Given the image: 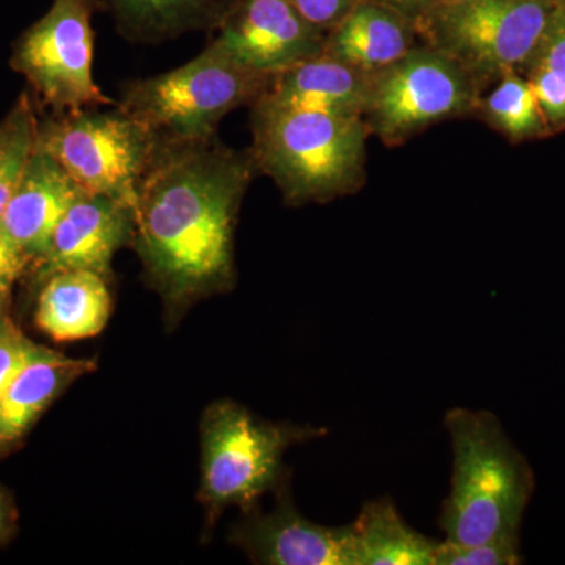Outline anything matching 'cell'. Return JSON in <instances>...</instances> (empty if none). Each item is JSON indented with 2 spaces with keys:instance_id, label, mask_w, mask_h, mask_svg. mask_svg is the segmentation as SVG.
<instances>
[{
  "instance_id": "6da1fadb",
  "label": "cell",
  "mask_w": 565,
  "mask_h": 565,
  "mask_svg": "<svg viewBox=\"0 0 565 565\" xmlns=\"http://www.w3.org/2000/svg\"><path fill=\"white\" fill-rule=\"evenodd\" d=\"M250 151L159 139L134 204V248L170 321L236 285L234 233L253 178Z\"/></svg>"
},
{
  "instance_id": "7a4b0ae2",
  "label": "cell",
  "mask_w": 565,
  "mask_h": 565,
  "mask_svg": "<svg viewBox=\"0 0 565 565\" xmlns=\"http://www.w3.org/2000/svg\"><path fill=\"white\" fill-rule=\"evenodd\" d=\"M445 427L451 440L452 475L438 519L444 541L476 545L520 537L535 489L526 457L492 412L451 408Z\"/></svg>"
},
{
  "instance_id": "3957f363",
  "label": "cell",
  "mask_w": 565,
  "mask_h": 565,
  "mask_svg": "<svg viewBox=\"0 0 565 565\" xmlns=\"http://www.w3.org/2000/svg\"><path fill=\"white\" fill-rule=\"evenodd\" d=\"M250 107L248 151L258 173L275 182L288 206L326 204L362 191L371 137L363 117Z\"/></svg>"
},
{
  "instance_id": "277c9868",
  "label": "cell",
  "mask_w": 565,
  "mask_h": 565,
  "mask_svg": "<svg viewBox=\"0 0 565 565\" xmlns=\"http://www.w3.org/2000/svg\"><path fill=\"white\" fill-rule=\"evenodd\" d=\"M200 503L210 522L223 509L252 511L264 493L285 484V455L294 445L327 435V429L273 423L244 405L222 399L204 411Z\"/></svg>"
},
{
  "instance_id": "5b68a950",
  "label": "cell",
  "mask_w": 565,
  "mask_h": 565,
  "mask_svg": "<svg viewBox=\"0 0 565 565\" xmlns=\"http://www.w3.org/2000/svg\"><path fill=\"white\" fill-rule=\"evenodd\" d=\"M269 81L204 47L180 68L128 82L117 106L159 139L206 140L226 115L252 106Z\"/></svg>"
},
{
  "instance_id": "8992f818",
  "label": "cell",
  "mask_w": 565,
  "mask_h": 565,
  "mask_svg": "<svg viewBox=\"0 0 565 565\" xmlns=\"http://www.w3.org/2000/svg\"><path fill=\"white\" fill-rule=\"evenodd\" d=\"M484 92L470 71L423 41L371 74L363 118L385 147H401L438 122L476 115Z\"/></svg>"
},
{
  "instance_id": "52a82bcc",
  "label": "cell",
  "mask_w": 565,
  "mask_h": 565,
  "mask_svg": "<svg viewBox=\"0 0 565 565\" xmlns=\"http://www.w3.org/2000/svg\"><path fill=\"white\" fill-rule=\"evenodd\" d=\"M158 134L115 104L114 110L54 114L40 122L36 147L50 152L84 192L134 207Z\"/></svg>"
},
{
  "instance_id": "ba28073f",
  "label": "cell",
  "mask_w": 565,
  "mask_h": 565,
  "mask_svg": "<svg viewBox=\"0 0 565 565\" xmlns=\"http://www.w3.org/2000/svg\"><path fill=\"white\" fill-rule=\"evenodd\" d=\"M557 0H462L438 3L419 39L470 71L484 90L531 57Z\"/></svg>"
},
{
  "instance_id": "9c48e42d",
  "label": "cell",
  "mask_w": 565,
  "mask_h": 565,
  "mask_svg": "<svg viewBox=\"0 0 565 565\" xmlns=\"http://www.w3.org/2000/svg\"><path fill=\"white\" fill-rule=\"evenodd\" d=\"M93 13L90 0H54L14 47L11 65L54 114L110 104L93 77Z\"/></svg>"
},
{
  "instance_id": "30bf717a",
  "label": "cell",
  "mask_w": 565,
  "mask_h": 565,
  "mask_svg": "<svg viewBox=\"0 0 565 565\" xmlns=\"http://www.w3.org/2000/svg\"><path fill=\"white\" fill-rule=\"evenodd\" d=\"M211 35L207 50L266 77L319 57L327 36L291 0H236Z\"/></svg>"
},
{
  "instance_id": "8fae6325",
  "label": "cell",
  "mask_w": 565,
  "mask_h": 565,
  "mask_svg": "<svg viewBox=\"0 0 565 565\" xmlns=\"http://www.w3.org/2000/svg\"><path fill=\"white\" fill-rule=\"evenodd\" d=\"M134 239V207L84 192L63 215L50 248L29 273L35 282L62 270H92L111 278V262Z\"/></svg>"
},
{
  "instance_id": "7c38bea8",
  "label": "cell",
  "mask_w": 565,
  "mask_h": 565,
  "mask_svg": "<svg viewBox=\"0 0 565 565\" xmlns=\"http://www.w3.org/2000/svg\"><path fill=\"white\" fill-rule=\"evenodd\" d=\"M273 511L252 509L234 527L232 541L252 563L263 565H352L351 527L323 526L305 519L286 490Z\"/></svg>"
},
{
  "instance_id": "4fadbf2b",
  "label": "cell",
  "mask_w": 565,
  "mask_h": 565,
  "mask_svg": "<svg viewBox=\"0 0 565 565\" xmlns=\"http://www.w3.org/2000/svg\"><path fill=\"white\" fill-rule=\"evenodd\" d=\"M84 193L61 163L35 147L0 223L31 262L46 255L52 234L71 204Z\"/></svg>"
},
{
  "instance_id": "5bb4252c",
  "label": "cell",
  "mask_w": 565,
  "mask_h": 565,
  "mask_svg": "<svg viewBox=\"0 0 565 565\" xmlns=\"http://www.w3.org/2000/svg\"><path fill=\"white\" fill-rule=\"evenodd\" d=\"M95 370V360L73 359L35 344L0 394V460L20 448L41 416L74 382Z\"/></svg>"
},
{
  "instance_id": "9a60e30c",
  "label": "cell",
  "mask_w": 565,
  "mask_h": 565,
  "mask_svg": "<svg viewBox=\"0 0 565 565\" xmlns=\"http://www.w3.org/2000/svg\"><path fill=\"white\" fill-rule=\"evenodd\" d=\"M370 85V73L321 54L270 77L253 104L363 117Z\"/></svg>"
},
{
  "instance_id": "2e32d148",
  "label": "cell",
  "mask_w": 565,
  "mask_h": 565,
  "mask_svg": "<svg viewBox=\"0 0 565 565\" xmlns=\"http://www.w3.org/2000/svg\"><path fill=\"white\" fill-rule=\"evenodd\" d=\"M418 36L415 22L403 14L371 0H359L327 33L323 54L373 74L414 50Z\"/></svg>"
},
{
  "instance_id": "e0dca14e",
  "label": "cell",
  "mask_w": 565,
  "mask_h": 565,
  "mask_svg": "<svg viewBox=\"0 0 565 565\" xmlns=\"http://www.w3.org/2000/svg\"><path fill=\"white\" fill-rule=\"evenodd\" d=\"M109 278L92 270H62L40 282L35 326L57 343L103 332L111 315Z\"/></svg>"
},
{
  "instance_id": "ac0fdd59",
  "label": "cell",
  "mask_w": 565,
  "mask_h": 565,
  "mask_svg": "<svg viewBox=\"0 0 565 565\" xmlns=\"http://www.w3.org/2000/svg\"><path fill=\"white\" fill-rule=\"evenodd\" d=\"M109 14L115 29L131 43L158 44L185 33H211L236 0H90Z\"/></svg>"
},
{
  "instance_id": "d6986e66",
  "label": "cell",
  "mask_w": 565,
  "mask_h": 565,
  "mask_svg": "<svg viewBox=\"0 0 565 565\" xmlns=\"http://www.w3.org/2000/svg\"><path fill=\"white\" fill-rule=\"evenodd\" d=\"M349 527L352 565H435L440 542L408 525L390 498L364 504Z\"/></svg>"
},
{
  "instance_id": "ffe728a7",
  "label": "cell",
  "mask_w": 565,
  "mask_h": 565,
  "mask_svg": "<svg viewBox=\"0 0 565 565\" xmlns=\"http://www.w3.org/2000/svg\"><path fill=\"white\" fill-rule=\"evenodd\" d=\"M475 117L500 132L512 143L553 136L546 125L533 87L519 70H508L487 88L479 99Z\"/></svg>"
},
{
  "instance_id": "44dd1931",
  "label": "cell",
  "mask_w": 565,
  "mask_h": 565,
  "mask_svg": "<svg viewBox=\"0 0 565 565\" xmlns=\"http://www.w3.org/2000/svg\"><path fill=\"white\" fill-rule=\"evenodd\" d=\"M39 125L28 95L0 121V217L35 151Z\"/></svg>"
},
{
  "instance_id": "7402d4cb",
  "label": "cell",
  "mask_w": 565,
  "mask_h": 565,
  "mask_svg": "<svg viewBox=\"0 0 565 565\" xmlns=\"http://www.w3.org/2000/svg\"><path fill=\"white\" fill-rule=\"evenodd\" d=\"M523 563L520 537L497 539L476 545L438 544L435 565H519Z\"/></svg>"
},
{
  "instance_id": "603a6c76",
  "label": "cell",
  "mask_w": 565,
  "mask_h": 565,
  "mask_svg": "<svg viewBox=\"0 0 565 565\" xmlns=\"http://www.w3.org/2000/svg\"><path fill=\"white\" fill-rule=\"evenodd\" d=\"M533 87L535 99L541 107L546 125L552 132L565 131V79L555 71L531 66L523 70Z\"/></svg>"
},
{
  "instance_id": "cb8c5ba5",
  "label": "cell",
  "mask_w": 565,
  "mask_h": 565,
  "mask_svg": "<svg viewBox=\"0 0 565 565\" xmlns=\"http://www.w3.org/2000/svg\"><path fill=\"white\" fill-rule=\"evenodd\" d=\"M531 66L555 71L565 79V3H557L556 9L552 11L537 46L520 70Z\"/></svg>"
},
{
  "instance_id": "d4e9b609",
  "label": "cell",
  "mask_w": 565,
  "mask_h": 565,
  "mask_svg": "<svg viewBox=\"0 0 565 565\" xmlns=\"http://www.w3.org/2000/svg\"><path fill=\"white\" fill-rule=\"evenodd\" d=\"M35 344L11 315L0 316V394L31 355Z\"/></svg>"
},
{
  "instance_id": "484cf974",
  "label": "cell",
  "mask_w": 565,
  "mask_h": 565,
  "mask_svg": "<svg viewBox=\"0 0 565 565\" xmlns=\"http://www.w3.org/2000/svg\"><path fill=\"white\" fill-rule=\"evenodd\" d=\"M31 270V262L0 223V316L11 315L14 288Z\"/></svg>"
},
{
  "instance_id": "4316f807",
  "label": "cell",
  "mask_w": 565,
  "mask_h": 565,
  "mask_svg": "<svg viewBox=\"0 0 565 565\" xmlns=\"http://www.w3.org/2000/svg\"><path fill=\"white\" fill-rule=\"evenodd\" d=\"M356 2L359 0H291L305 20L326 35L343 20Z\"/></svg>"
},
{
  "instance_id": "83f0119b",
  "label": "cell",
  "mask_w": 565,
  "mask_h": 565,
  "mask_svg": "<svg viewBox=\"0 0 565 565\" xmlns=\"http://www.w3.org/2000/svg\"><path fill=\"white\" fill-rule=\"evenodd\" d=\"M371 2L381 3V6L397 11L407 20L415 22L416 28H419L422 22L429 17L430 11L438 6V0H371Z\"/></svg>"
},
{
  "instance_id": "f1b7e54d",
  "label": "cell",
  "mask_w": 565,
  "mask_h": 565,
  "mask_svg": "<svg viewBox=\"0 0 565 565\" xmlns=\"http://www.w3.org/2000/svg\"><path fill=\"white\" fill-rule=\"evenodd\" d=\"M18 531V511L13 497L0 486V546L9 544Z\"/></svg>"
},
{
  "instance_id": "f546056e",
  "label": "cell",
  "mask_w": 565,
  "mask_h": 565,
  "mask_svg": "<svg viewBox=\"0 0 565 565\" xmlns=\"http://www.w3.org/2000/svg\"><path fill=\"white\" fill-rule=\"evenodd\" d=\"M462 2V0H438V3H456Z\"/></svg>"
},
{
  "instance_id": "4dcf8cb0",
  "label": "cell",
  "mask_w": 565,
  "mask_h": 565,
  "mask_svg": "<svg viewBox=\"0 0 565 565\" xmlns=\"http://www.w3.org/2000/svg\"><path fill=\"white\" fill-rule=\"evenodd\" d=\"M557 2L565 3V0H557Z\"/></svg>"
}]
</instances>
